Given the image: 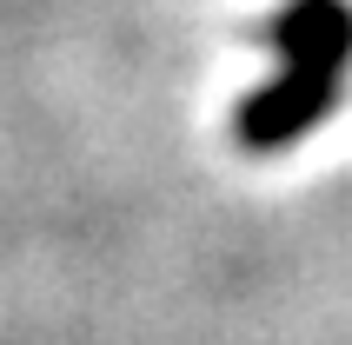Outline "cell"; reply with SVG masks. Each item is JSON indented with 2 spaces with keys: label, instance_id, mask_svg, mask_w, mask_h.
<instances>
[{
  "label": "cell",
  "instance_id": "6da1fadb",
  "mask_svg": "<svg viewBox=\"0 0 352 345\" xmlns=\"http://www.w3.org/2000/svg\"><path fill=\"white\" fill-rule=\"evenodd\" d=\"M279 54V74L246 93L233 133L246 153H279L319 126L339 107L352 74V7L346 0H286L266 27Z\"/></svg>",
  "mask_w": 352,
  "mask_h": 345
}]
</instances>
